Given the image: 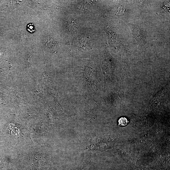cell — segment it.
Instances as JSON below:
<instances>
[{
    "instance_id": "1",
    "label": "cell",
    "mask_w": 170,
    "mask_h": 170,
    "mask_svg": "<svg viewBox=\"0 0 170 170\" xmlns=\"http://www.w3.org/2000/svg\"><path fill=\"white\" fill-rule=\"evenodd\" d=\"M129 122L127 119L125 117L120 118L118 121V125L119 126H124L128 124Z\"/></svg>"
},
{
    "instance_id": "2",
    "label": "cell",
    "mask_w": 170,
    "mask_h": 170,
    "mask_svg": "<svg viewBox=\"0 0 170 170\" xmlns=\"http://www.w3.org/2000/svg\"><path fill=\"white\" fill-rule=\"evenodd\" d=\"M90 162L88 161L83 162L75 170H86L89 165Z\"/></svg>"
},
{
    "instance_id": "3",
    "label": "cell",
    "mask_w": 170,
    "mask_h": 170,
    "mask_svg": "<svg viewBox=\"0 0 170 170\" xmlns=\"http://www.w3.org/2000/svg\"><path fill=\"white\" fill-rule=\"evenodd\" d=\"M76 27V24L75 22L73 20L68 22L67 25V27L68 29L70 31L72 30L73 29L75 28Z\"/></svg>"
},
{
    "instance_id": "4",
    "label": "cell",
    "mask_w": 170,
    "mask_h": 170,
    "mask_svg": "<svg viewBox=\"0 0 170 170\" xmlns=\"http://www.w3.org/2000/svg\"><path fill=\"white\" fill-rule=\"evenodd\" d=\"M28 29L29 31L31 32H33L35 31L34 27L33 24H31L28 26Z\"/></svg>"
}]
</instances>
